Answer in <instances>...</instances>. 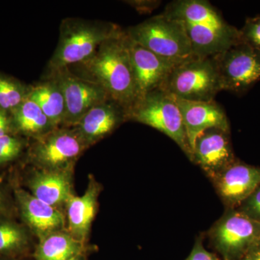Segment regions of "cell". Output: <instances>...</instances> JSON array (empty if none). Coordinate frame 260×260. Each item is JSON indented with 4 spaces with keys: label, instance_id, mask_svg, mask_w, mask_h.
Segmentation results:
<instances>
[{
    "label": "cell",
    "instance_id": "1",
    "mask_svg": "<svg viewBox=\"0 0 260 260\" xmlns=\"http://www.w3.org/2000/svg\"><path fill=\"white\" fill-rule=\"evenodd\" d=\"M68 68L76 76L104 89L127 112L138 102L125 31L103 43L86 60Z\"/></svg>",
    "mask_w": 260,
    "mask_h": 260
},
{
    "label": "cell",
    "instance_id": "2",
    "mask_svg": "<svg viewBox=\"0 0 260 260\" xmlns=\"http://www.w3.org/2000/svg\"><path fill=\"white\" fill-rule=\"evenodd\" d=\"M117 24L101 20L67 18L61 20L55 51L47 71L68 68L86 60L103 43L124 32Z\"/></svg>",
    "mask_w": 260,
    "mask_h": 260
},
{
    "label": "cell",
    "instance_id": "3",
    "mask_svg": "<svg viewBox=\"0 0 260 260\" xmlns=\"http://www.w3.org/2000/svg\"><path fill=\"white\" fill-rule=\"evenodd\" d=\"M124 31L133 42L175 62H184L194 56L184 23L164 13L130 26Z\"/></svg>",
    "mask_w": 260,
    "mask_h": 260
},
{
    "label": "cell",
    "instance_id": "4",
    "mask_svg": "<svg viewBox=\"0 0 260 260\" xmlns=\"http://www.w3.org/2000/svg\"><path fill=\"white\" fill-rule=\"evenodd\" d=\"M160 89L173 97L183 100L203 102L215 101L222 89L213 56H194L178 64Z\"/></svg>",
    "mask_w": 260,
    "mask_h": 260
},
{
    "label": "cell",
    "instance_id": "5",
    "mask_svg": "<svg viewBox=\"0 0 260 260\" xmlns=\"http://www.w3.org/2000/svg\"><path fill=\"white\" fill-rule=\"evenodd\" d=\"M128 121L158 130L174 140L191 161L193 156L182 116L174 98L158 89L138 101L127 112Z\"/></svg>",
    "mask_w": 260,
    "mask_h": 260
},
{
    "label": "cell",
    "instance_id": "6",
    "mask_svg": "<svg viewBox=\"0 0 260 260\" xmlns=\"http://www.w3.org/2000/svg\"><path fill=\"white\" fill-rule=\"evenodd\" d=\"M87 148L74 128L61 126L34 140L29 158L43 170H73L75 162Z\"/></svg>",
    "mask_w": 260,
    "mask_h": 260
},
{
    "label": "cell",
    "instance_id": "7",
    "mask_svg": "<svg viewBox=\"0 0 260 260\" xmlns=\"http://www.w3.org/2000/svg\"><path fill=\"white\" fill-rule=\"evenodd\" d=\"M210 242L223 260H241L260 242V224L234 208H227L210 232Z\"/></svg>",
    "mask_w": 260,
    "mask_h": 260
},
{
    "label": "cell",
    "instance_id": "8",
    "mask_svg": "<svg viewBox=\"0 0 260 260\" xmlns=\"http://www.w3.org/2000/svg\"><path fill=\"white\" fill-rule=\"evenodd\" d=\"M222 90L243 93L260 80V50L242 42L213 56Z\"/></svg>",
    "mask_w": 260,
    "mask_h": 260
},
{
    "label": "cell",
    "instance_id": "9",
    "mask_svg": "<svg viewBox=\"0 0 260 260\" xmlns=\"http://www.w3.org/2000/svg\"><path fill=\"white\" fill-rule=\"evenodd\" d=\"M45 77L55 80L64 95V127H73L90 109L110 99L104 89L76 76L68 68L47 71Z\"/></svg>",
    "mask_w": 260,
    "mask_h": 260
},
{
    "label": "cell",
    "instance_id": "10",
    "mask_svg": "<svg viewBox=\"0 0 260 260\" xmlns=\"http://www.w3.org/2000/svg\"><path fill=\"white\" fill-rule=\"evenodd\" d=\"M126 43L139 100L146 94L161 88L174 68L180 63L152 52L133 42L127 36Z\"/></svg>",
    "mask_w": 260,
    "mask_h": 260
},
{
    "label": "cell",
    "instance_id": "11",
    "mask_svg": "<svg viewBox=\"0 0 260 260\" xmlns=\"http://www.w3.org/2000/svg\"><path fill=\"white\" fill-rule=\"evenodd\" d=\"M196 162L213 180L237 159L233 150L230 131L210 128L198 135L192 151Z\"/></svg>",
    "mask_w": 260,
    "mask_h": 260
},
{
    "label": "cell",
    "instance_id": "12",
    "mask_svg": "<svg viewBox=\"0 0 260 260\" xmlns=\"http://www.w3.org/2000/svg\"><path fill=\"white\" fill-rule=\"evenodd\" d=\"M227 208L237 209L260 184V167L236 160L213 179Z\"/></svg>",
    "mask_w": 260,
    "mask_h": 260
},
{
    "label": "cell",
    "instance_id": "13",
    "mask_svg": "<svg viewBox=\"0 0 260 260\" xmlns=\"http://www.w3.org/2000/svg\"><path fill=\"white\" fill-rule=\"evenodd\" d=\"M127 121V111L109 99L90 109L73 128L88 148Z\"/></svg>",
    "mask_w": 260,
    "mask_h": 260
},
{
    "label": "cell",
    "instance_id": "14",
    "mask_svg": "<svg viewBox=\"0 0 260 260\" xmlns=\"http://www.w3.org/2000/svg\"><path fill=\"white\" fill-rule=\"evenodd\" d=\"M173 98L180 110L191 152L198 135L205 130L216 127L230 131L226 114L215 101L191 102Z\"/></svg>",
    "mask_w": 260,
    "mask_h": 260
},
{
    "label": "cell",
    "instance_id": "15",
    "mask_svg": "<svg viewBox=\"0 0 260 260\" xmlns=\"http://www.w3.org/2000/svg\"><path fill=\"white\" fill-rule=\"evenodd\" d=\"M15 197L23 220L40 239L61 232L64 226V216L58 208L37 199L23 189H16Z\"/></svg>",
    "mask_w": 260,
    "mask_h": 260
},
{
    "label": "cell",
    "instance_id": "16",
    "mask_svg": "<svg viewBox=\"0 0 260 260\" xmlns=\"http://www.w3.org/2000/svg\"><path fill=\"white\" fill-rule=\"evenodd\" d=\"M72 172L73 170L48 171L38 169L28 179L30 194L54 208L66 205L74 196Z\"/></svg>",
    "mask_w": 260,
    "mask_h": 260
},
{
    "label": "cell",
    "instance_id": "17",
    "mask_svg": "<svg viewBox=\"0 0 260 260\" xmlns=\"http://www.w3.org/2000/svg\"><path fill=\"white\" fill-rule=\"evenodd\" d=\"M183 22V21H182ZM194 56L212 57L243 42L240 30H221L209 25L183 22Z\"/></svg>",
    "mask_w": 260,
    "mask_h": 260
},
{
    "label": "cell",
    "instance_id": "18",
    "mask_svg": "<svg viewBox=\"0 0 260 260\" xmlns=\"http://www.w3.org/2000/svg\"><path fill=\"white\" fill-rule=\"evenodd\" d=\"M100 191L99 184L90 177L85 193L80 197L74 195L66 204L69 233L81 242L86 239L95 218Z\"/></svg>",
    "mask_w": 260,
    "mask_h": 260
},
{
    "label": "cell",
    "instance_id": "19",
    "mask_svg": "<svg viewBox=\"0 0 260 260\" xmlns=\"http://www.w3.org/2000/svg\"><path fill=\"white\" fill-rule=\"evenodd\" d=\"M164 14L183 22L209 25L221 30L237 28L224 20L220 13L205 0H177L166 7Z\"/></svg>",
    "mask_w": 260,
    "mask_h": 260
},
{
    "label": "cell",
    "instance_id": "20",
    "mask_svg": "<svg viewBox=\"0 0 260 260\" xmlns=\"http://www.w3.org/2000/svg\"><path fill=\"white\" fill-rule=\"evenodd\" d=\"M13 134L39 139L56 127L40 107L28 97L11 111Z\"/></svg>",
    "mask_w": 260,
    "mask_h": 260
},
{
    "label": "cell",
    "instance_id": "21",
    "mask_svg": "<svg viewBox=\"0 0 260 260\" xmlns=\"http://www.w3.org/2000/svg\"><path fill=\"white\" fill-rule=\"evenodd\" d=\"M28 99L36 103L55 127L64 124L66 104L59 84L50 77L30 85Z\"/></svg>",
    "mask_w": 260,
    "mask_h": 260
},
{
    "label": "cell",
    "instance_id": "22",
    "mask_svg": "<svg viewBox=\"0 0 260 260\" xmlns=\"http://www.w3.org/2000/svg\"><path fill=\"white\" fill-rule=\"evenodd\" d=\"M84 242L70 233L57 232L40 239L32 254L34 260H71L83 256Z\"/></svg>",
    "mask_w": 260,
    "mask_h": 260
},
{
    "label": "cell",
    "instance_id": "23",
    "mask_svg": "<svg viewBox=\"0 0 260 260\" xmlns=\"http://www.w3.org/2000/svg\"><path fill=\"white\" fill-rule=\"evenodd\" d=\"M29 241L28 234L21 225L0 220V257L25 256Z\"/></svg>",
    "mask_w": 260,
    "mask_h": 260
},
{
    "label": "cell",
    "instance_id": "24",
    "mask_svg": "<svg viewBox=\"0 0 260 260\" xmlns=\"http://www.w3.org/2000/svg\"><path fill=\"white\" fill-rule=\"evenodd\" d=\"M30 85L0 73V109L10 112L28 97Z\"/></svg>",
    "mask_w": 260,
    "mask_h": 260
},
{
    "label": "cell",
    "instance_id": "25",
    "mask_svg": "<svg viewBox=\"0 0 260 260\" xmlns=\"http://www.w3.org/2000/svg\"><path fill=\"white\" fill-rule=\"evenodd\" d=\"M25 142L18 135H8L0 138V167L13 161L23 151Z\"/></svg>",
    "mask_w": 260,
    "mask_h": 260
},
{
    "label": "cell",
    "instance_id": "26",
    "mask_svg": "<svg viewBox=\"0 0 260 260\" xmlns=\"http://www.w3.org/2000/svg\"><path fill=\"white\" fill-rule=\"evenodd\" d=\"M240 32L243 42L260 50V15L246 19Z\"/></svg>",
    "mask_w": 260,
    "mask_h": 260
},
{
    "label": "cell",
    "instance_id": "27",
    "mask_svg": "<svg viewBox=\"0 0 260 260\" xmlns=\"http://www.w3.org/2000/svg\"><path fill=\"white\" fill-rule=\"evenodd\" d=\"M237 210L260 224V184Z\"/></svg>",
    "mask_w": 260,
    "mask_h": 260
},
{
    "label": "cell",
    "instance_id": "28",
    "mask_svg": "<svg viewBox=\"0 0 260 260\" xmlns=\"http://www.w3.org/2000/svg\"><path fill=\"white\" fill-rule=\"evenodd\" d=\"M140 14H150L161 4L158 0H127L124 1Z\"/></svg>",
    "mask_w": 260,
    "mask_h": 260
},
{
    "label": "cell",
    "instance_id": "29",
    "mask_svg": "<svg viewBox=\"0 0 260 260\" xmlns=\"http://www.w3.org/2000/svg\"><path fill=\"white\" fill-rule=\"evenodd\" d=\"M185 260H220L218 256L210 252L204 247L203 241L198 239L195 242L190 254Z\"/></svg>",
    "mask_w": 260,
    "mask_h": 260
},
{
    "label": "cell",
    "instance_id": "30",
    "mask_svg": "<svg viewBox=\"0 0 260 260\" xmlns=\"http://www.w3.org/2000/svg\"><path fill=\"white\" fill-rule=\"evenodd\" d=\"M13 134L10 113L0 109V138Z\"/></svg>",
    "mask_w": 260,
    "mask_h": 260
},
{
    "label": "cell",
    "instance_id": "31",
    "mask_svg": "<svg viewBox=\"0 0 260 260\" xmlns=\"http://www.w3.org/2000/svg\"><path fill=\"white\" fill-rule=\"evenodd\" d=\"M241 260H260V242L250 248Z\"/></svg>",
    "mask_w": 260,
    "mask_h": 260
},
{
    "label": "cell",
    "instance_id": "32",
    "mask_svg": "<svg viewBox=\"0 0 260 260\" xmlns=\"http://www.w3.org/2000/svg\"><path fill=\"white\" fill-rule=\"evenodd\" d=\"M5 206H6V199H5V194L0 189V214L4 211Z\"/></svg>",
    "mask_w": 260,
    "mask_h": 260
},
{
    "label": "cell",
    "instance_id": "33",
    "mask_svg": "<svg viewBox=\"0 0 260 260\" xmlns=\"http://www.w3.org/2000/svg\"><path fill=\"white\" fill-rule=\"evenodd\" d=\"M25 256H15V257H0V260H25Z\"/></svg>",
    "mask_w": 260,
    "mask_h": 260
},
{
    "label": "cell",
    "instance_id": "34",
    "mask_svg": "<svg viewBox=\"0 0 260 260\" xmlns=\"http://www.w3.org/2000/svg\"><path fill=\"white\" fill-rule=\"evenodd\" d=\"M71 260H85V259H84L83 256H78V257L74 258V259H73Z\"/></svg>",
    "mask_w": 260,
    "mask_h": 260
}]
</instances>
